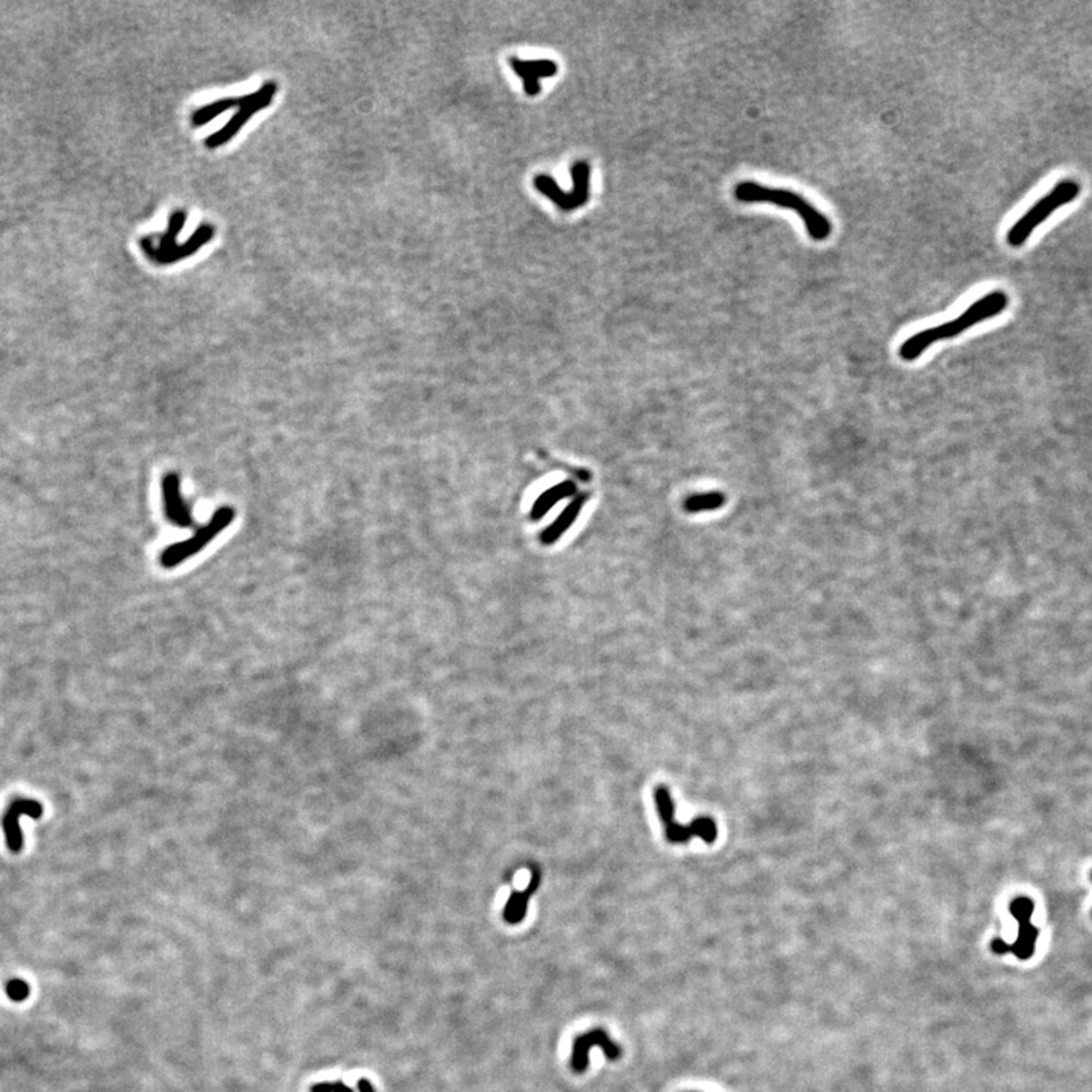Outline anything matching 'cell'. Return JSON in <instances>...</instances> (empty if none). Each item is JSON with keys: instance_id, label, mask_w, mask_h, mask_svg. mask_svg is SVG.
<instances>
[{"instance_id": "cell-2", "label": "cell", "mask_w": 1092, "mask_h": 1092, "mask_svg": "<svg viewBox=\"0 0 1092 1092\" xmlns=\"http://www.w3.org/2000/svg\"><path fill=\"white\" fill-rule=\"evenodd\" d=\"M735 197L742 203H772L780 208L795 211L815 242H826L832 235L830 219L809 202L806 197L788 189H772L756 181H742L735 187Z\"/></svg>"}, {"instance_id": "cell-12", "label": "cell", "mask_w": 1092, "mask_h": 1092, "mask_svg": "<svg viewBox=\"0 0 1092 1092\" xmlns=\"http://www.w3.org/2000/svg\"><path fill=\"white\" fill-rule=\"evenodd\" d=\"M275 90H276V87L273 85L272 89L267 91L266 95H264V97H263L261 101L257 102L254 105H251L249 109H242L239 115H235L233 121H229L228 127H223L220 133H217L216 135H213V137H210L208 140H205V143H207V145L210 147H216L219 146V145H222L223 141H226L228 139H231V137H233V135H234V133H237V131H239L245 123H246V121H248L251 115L257 113L258 109H263L264 105H267V103L270 102Z\"/></svg>"}, {"instance_id": "cell-7", "label": "cell", "mask_w": 1092, "mask_h": 1092, "mask_svg": "<svg viewBox=\"0 0 1092 1092\" xmlns=\"http://www.w3.org/2000/svg\"><path fill=\"white\" fill-rule=\"evenodd\" d=\"M599 1047L609 1061H617L623 1053L621 1047L610 1039L607 1032L603 1029L589 1030L585 1035H580L574 1041L571 1065L575 1073H585L589 1067V1052L591 1048Z\"/></svg>"}, {"instance_id": "cell-23", "label": "cell", "mask_w": 1092, "mask_h": 1092, "mask_svg": "<svg viewBox=\"0 0 1092 1092\" xmlns=\"http://www.w3.org/2000/svg\"><path fill=\"white\" fill-rule=\"evenodd\" d=\"M1091 878H1092V872H1091Z\"/></svg>"}, {"instance_id": "cell-4", "label": "cell", "mask_w": 1092, "mask_h": 1092, "mask_svg": "<svg viewBox=\"0 0 1092 1092\" xmlns=\"http://www.w3.org/2000/svg\"><path fill=\"white\" fill-rule=\"evenodd\" d=\"M235 512L233 507L217 508L216 513L213 515L210 522L207 525L199 528L195 536H191L190 539L183 540L178 543L167 546L164 551L161 553L159 562L161 566L165 569H173L177 566L183 565L184 562L201 553L203 548L210 545L213 540L216 539L219 534L222 533L225 528L231 525V522L234 521Z\"/></svg>"}, {"instance_id": "cell-18", "label": "cell", "mask_w": 1092, "mask_h": 1092, "mask_svg": "<svg viewBox=\"0 0 1092 1092\" xmlns=\"http://www.w3.org/2000/svg\"><path fill=\"white\" fill-rule=\"evenodd\" d=\"M1033 912H1035V903L1030 900L1029 897H1018L1010 903V914L1018 921L1020 926L1030 922Z\"/></svg>"}, {"instance_id": "cell-13", "label": "cell", "mask_w": 1092, "mask_h": 1092, "mask_svg": "<svg viewBox=\"0 0 1092 1092\" xmlns=\"http://www.w3.org/2000/svg\"><path fill=\"white\" fill-rule=\"evenodd\" d=\"M1038 936H1039V930L1032 922L1022 924L1018 928L1015 942L1010 946V952H1014L1020 960L1030 959L1035 954Z\"/></svg>"}, {"instance_id": "cell-6", "label": "cell", "mask_w": 1092, "mask_h": 1092, "mask_svg": "<svg viewBox=\"0 0 1092 1092\" xmlns=\"http://www.w3.org/2000/svg\"><path fill=\"white\" fill-rule=\"evenodd\" d=\"M571 177L574 181L572 190L563 191L560 189L555 179L548 175H539L534 178V187L543 195V196L551 199L560 210L569 211L577 210L581 205H585L589 199V183H591V167L586 161H577L571 167Z\"/></svg>"}, {"instance_id": "cell-16", "label": "cell", "mask_w": 1092, "mask_h": 1092, "mask_svg": "<svg viewBox=\"0 0 1092 1092\" xmlns=\"http://www.w3.org/2000/svg\"><path fill=\"white\" fill-rule=\"evenodd\" d=\"M574 490H575V487H574L572 483H562L559 486H554L553 489L546 490L545 493L540 496L537 502L534 504L533 518H536V519L542 518L549 508L553 507L554 504H557L560 499H563L566 496L572 495Z\"/></svg>"}, {"instance_id": "cell-8", "label": "cell", "mask_w": 1092, "mask_h": 1092, "mask_svg": "<svg viewBox=\"0 0 1092 1092\" xmlns=\"http://www.w3.org/2000/svg\"><path fill=\"white\" fill-rule=\"evenodd\" d=\"M31 816L34 819L41 818L43 815V806L39 801L25 800V798H17L13 801L8 807L5 816L2 819V826L5 830V838H7L8 848L14 854H17L23 848V836L20 830L19 819L20 816Z\"/></svg>"}, {"instance_id": "cell-11", "label": "cell", "mask_w": 1092, "mask_h": 1092, "mask_svg": "<svg viewBox=\"0 0 1092 1092\" xmlns=\"http://www.w3.org/2000/svg\"><path fill=\"white\" fill-rule=\"evenodd\" d=\"M539 883L540 872L537 870L533 871V876H531L527 890H522V892H513L510 896L507 904L504 908V920L507 921L508 924H519L525 918L528 902H530V898H531L534 892L537 890Z\"/></svg>"}, {"instance_id": "cell-3", "label": "cell", "mask_w": 1092, "mask_h": 1092, "mask_svg": "<svg viewBox=\"0 0 1092 1092\" xmlns=\"http://www.w3.org/2000/svg\"><path fill=\"white\" fill-rule=\"evenodd\" d=\"M1079 193L1080 184L1077 181L1062 179L1061 183H1058L1052 190L1048 191L1047 196L1038 201L1027 213L1022 214L1021 219H1018L1012 225V228L1006 235V242L1009 243L1012 248L1022 246L1041 223L1045 222L1054 211L1059 210L1067 203L1073 202L1074 199L1079 196Z\"/></svg>"}, {"instance_id": "cell-9", "label": "cell", "mask_w": 1092, "mask_h": 1092, "mask_svg": "<svg viewBox=\"0 0 1092 1092\" xmlns=\"http://www.w3.org/2000/svg\"><path fill=\"white\" fill-rule=\"evenodd\" d=\"M510 65L516 75L521 78L524 90L528 96H537L540 93V81L551 78L557 73V64L551 59H522L510 58Z\"/></svg>"}, {"instance_id": "cell-21", "label": "cell", "mask_w": 1092, "mask_h": 1092, "mask_svg": "<svg viewBox=\"0 0 1092 1092\" xmlns=\"http://www.w3.org/2000/svg\"><path fill=\"white\" fill-rule=\"evenodd\" d=\"M991 950L998 956H1004V954L1010 952V946L1008 942H1004L1002 938H997V940H992Z\"/></svg>"}, {"instance_id": "cell-5", "label": "cell", "mask_w": 1092, "mask_h": 1092, "mask_svg": "<svg viewBox=\"0 0 1092 1092\" xmlns=\"http://www.w3.org/2000/svg\"><path fill=\"white\" fill-rule=\"evenodd\" d=\"M655 804L661 815V822L665 826L667 839L673 844H685L693 836H699L705 844H713L718 838V828L715 821L710 818H698L689 826H681L673 821V801L665 786H659L655 791Z\"/></svg>"}, {"instance_id": "cell-19", "label": "cell", "mask_w": 1092, "mask_h": 1092, "mask_svg": "<svg viewBox=\"0 0 1092 1092\" xmlns=\"http://www.w3.org/2000/svg\"><path fill=\"white\" fill-rule=\"evenodd\" d=\"M7 994L8 997L14 1000V1002H23V1000L29 997V986L23 980L16 978V980L8 982Z\"/></svg>"}, {"instance_id": "cell-22", "label": "cell", "mask_w": 1092, "mask_h": 1092, "mask_svg": "<svg viewBox=\"0 0 1092 1092\" xmlns=\"http://www.w3.org/2000/svg\"><path fill=\"white\" fill-rule=\"evenodd\" d=\"M358 1092H375L374 1086L368 1079L358 1080Z\"/></svg>"}, {"instance_id": "cell-17", "label": "cell", "mask_w": 1092, "mask_h": 1092, "mask_svg": "<svg viewBox=\"0 0 1092 1092\" xmlns=\"http://www.w3.org/2000/svg\"><path fill=\"white\" fill-rule=\"evenodd\" d=\"M237 103H240V99H223V101L214 102V103H211V105L205 107L201 111H197L196 115H193V123L195 125H203V123L211 121L213 117H216L217 115H220V113L226 111L231 107H234Z\"/></svg>"}, {"instance_id": "cell-15", "label": "cell", "mask_w": 1092, "mask_h": 1092, "mask_svg": "<svg viewBox=\"0 0 1092 1092\" xmlns=\"http://www.w3.org/2000/svg\"><path fill=\"white\" fill-rule=\"evenodd\" d=\"M725 504V495L721 492H707L689 496L685 501V510L689 513H703L718 510Z\"/></svg>"}, {"instance_id": "cell-20", "label": "cell", "mask_w": 1092, "mask_h": 1092, "mask_svg": "<svg viewBox=\"0 0 1092 1092\" xmlns=\"http://www.w3.org/2000/svg\"><path fill=\"white\" fill-rule=\"evenodd\" d=\"M312 1092H354L350 1086L344 1085V1082L337 1080V1082H322L312 1086Z\"/></svg>"}, {"instance_id": "cell-1", "label": "cell", "mask_w": 1092, "mask_h": 1092, "mask_svg": "<svg viewBox=\"0 0 1092 1092\" xmlns=\"http://www.w3.org/2000/svg\"><path fill=\"white\" fill-rule=\"evenodd\" d=\"M1008 305H1009V296L1003 290H992L991 293L984 295L983 298L977 299L974 304L970 305L958 318L946 324L936 325L928 330L920 331L908 338L900 346V357L906 362L916 360L936 342L960 336L974 325L980 324L988 319L997 318L998 314H1002L1008 308Z\"/></svg>"}, {"instance_id": "cell-14", "label": "cell", "mask_w": 1092, "mask_h": 1092, "mask_svg": "<svg viewBox=\"0 0 1092 1092\" xmlns=\"http://www.w3.org/2000/svg\"><path fill=\"white\" fill-rule=\"evenodd\" d=\"M583 504H585V499H583V498H578V499L572 502L571 506L566 508L565 512H563V515L560 516L559 519L555 521L553 527L549 528L548 531L543 533V542H545V543H553V542L559 539L560 536L563 534V531H566L568 528L571 527L574 521L577 519L578 513H580V510L583 507Z\"/></svg>"}, {"instance_id": "cell-10", "label": "cell", "mask_w": 1092, "mask_h": 1092, "mask_svg": "<svg viewBox=\"0 0 1092 1092\" xmlns=\"http://www.w3.org/2000/svg\"><path fill=\"white\" fill-rule=\"evenodd\" d=\"M163 498L167 519L177 527L189 528L193 525V516L190 507L187 506L184 496L181 493V481L177 474H167L163 480Z\"/></svg>"}]
</instances>
